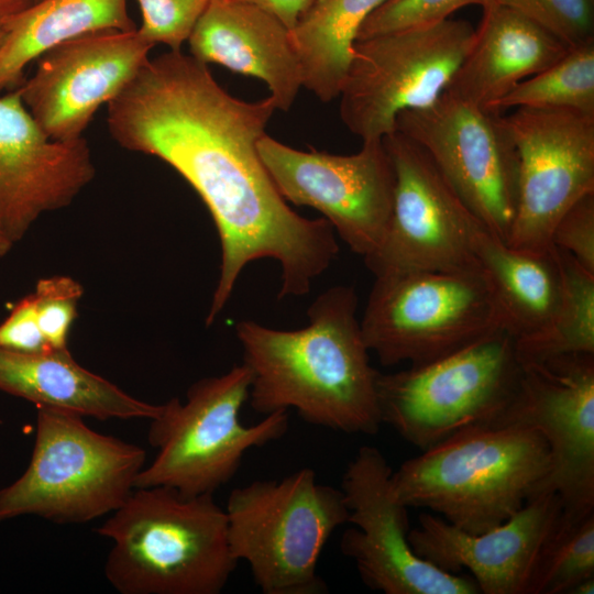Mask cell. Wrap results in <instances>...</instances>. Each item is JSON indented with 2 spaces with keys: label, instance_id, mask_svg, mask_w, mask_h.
Here are the masks:
<instances>
[{
  "label": "cell",
  "instance_id": "cell-13",
  "mask_svg": "<svg viewBox=\"0 0 594 594\" xmlns=\"http://www.w3.org/2000/svg\"><path fill=\"white\" fill-rule=\"evenodd\" d=\"M260 158L280 196L323 215L345 244L363 258L387 231L395 176L383 139L363 141L351 155L300 151L264 134Z\"/></svg>",
  "mask_w": 594,
  "mask_h": 594
},
{
  "label": "cell",
  "instance_id": "cell-25",
  "mask_svg": "<svg viewBox=\"0 0 594 594\" xmlns=\"http://www.w3.org/2000/svg\"><path fill=\"white\" fill-rule=\"evenodd\" d=\"M386 0H310L289 30L302 87L322 102L340 95L362 23Z\"/></svg>",
  "mask_w": 594,
  "mask_h": 594
},
{
  "label": "cell",
  "instance_id": "cell-24",
  "mask_svg": "<svg viewBox=\"0 0 594 594\" xmlns=\"http://www.w3.org/2000/svg\"><path fill=\"white\" fill-rule=\"evenodd\" d=\"M1 22L0 94L18 88L28 65L61 43L100 30L138 29L128 0H37Z\"/></svg>",
  "mask_w": 594,
  "mask_h": 594
},
{
  "label": "cell",
  "instance_id": "cell-23",
  "mask_svg": "<svg viewBox=\"0 0 594 594\" xmlns=\"http://www.w3.org/2000/svg\"><path fill=\"white\" fill-rule=\"evenodd\" d=\"M474 254L493 292L504 329L516 340L544 329L565 294L560 251L510 246L485 228L474 238Z\"/></svg>",
  "mask_w": 594,
  "mask_h": 594
},
{
  "label": "cell",
  "instance_id": "cell-3",
  "mask_svg": "<svg viewBox=\"0 0 594 594\" xmlns=\"http://www.w3.org/2000/svg\"><path fill=\"white\" fill-rule=\"evenodd\" d=\"M548 443L519 425L473 426L406 460L389 477L392 496L432 510L476 535L497 527L546 491Z\"/></svg>",
  "mask_w": 594,
  "mask_h": 594
},
{
  "label": "cell",
  "instance_id": "cell-37",
  "mask_svg": "<svg viewBox=\"0 0 594 594\" xmlns=\"http://www.w3.org/2000/svg\"><path fill=\"white\" fill-rule=\"evenodd\" d=\"M594 593V576L587 578L579 582L570 594H593Z\"/></svg>",
  "mask_w": 594,
  "mask_h": 594
},
{
  "label": "cell",
  "instance_id": "cell-22",
  "mask_svg": "<svg viewBox=\"0 0 594 594\" xmlns=\"http://www.w3.org/2000/svg\"><path fill=\"white\" fill-rule=\"evenodd\" d=\"M0 391L37 407L100 420H152L162 409V404L140 400L82 367L68 349L21 353L0 348Z\"/></svg>",
  "mask_w": 594,
  "mask_h": 594
},
{
  "label": "cell",
  "instance_id": "cell-8",
  "mask_svg": "<svg viewBox=\"0 0 594 594\" xmlns=\"http://www.w3.org/2000/svg\"><path fill=\"white\" fill-rule=\"evenodd\" d=\"M516 338L496 329L433 361L378 374L382 424L426 450L473 426H495L519 383Z\"/></svg>",
  "mask_w": 594,
  "mask_h": 594
},
{
  "label": "cell",
  "instance_id": "cell-14",
  "mask_svg": "<svg viewBox=\"0 0 594 594\" xmlns=\"http://www.w3.org/2000/svg\"><path fill=\"white\" fill-rule=\"evenodd\" d=\"M393 470L375 447L362 446L348 464L341 491L349 510L340 540L362 582L384 594H477L471 575L444 571L414 551L408 507L389 491Z\"/></svg>",
  "mask_w": 594,
  "mask_h": 594
},
{
  "label": "cell",
  "instance_id": "cell-6",
  "mask_svg": "<svg viewBox=\"0 0 594 594\" xmlns=\"http://www.w3.org/2000/svg\"><path fill=\"white\" fill-rule=\"evenodd\" d=\"M250 385L251 371L242 363L194 383L184 403L174 397L162 404L148 431L157 454L139 473L135 487L213 494L233 479L249 450L280 439L288 430L287 410L271 413L252 426L241 421Z\"/></svg>",
  "mask_w": 594,
  "mask_h": 594
},
{
  "label": "cell",
  "instance_id": "cell-36",
  "mask_svg": "<svg viewBox=\"0 0 594 594\" xmlns=\"http://www.w3.org/2000/svg\"><path fill=\"white\" fill-rule=\"evenodd\" d=\"M32 3V0H0V22Z\"/></svg>",
  "mask_w": 594,
  "mask_h": 594
},
{
  "label": "cell",
  "instance_id": "cell-26",
  "mask_svg": "<svg viewBox=\"0 0 594 594\" xmlns=\"http://www.w3.org/2000/svg\"><path fill=\"white\" fill-rule=\"evenodd\" d=\"M560 254L565 276L564 298L544 329L516 340L520 363L594 354V273L568 253L560 251Z\"/></svg>",
  "mask_w": 594,
  "mask_h": 594
},
{
  "label": "cell",
  "instance_id": "cell-4",
  "mask_svg": "<svg viewBox=\"0 0 594 594\" xmlns=\"http://www.w3.org/2000/svg\"><path fill=\"white\" fill-rule=\"evenodd\" d=\"M97 531L113 542L105 574L121 594H219L239 563L213 494L135 487Z\"/></svg>",
  "mask_w": 594,
  "mask_h": 594
},
{
  "label": "cell",
  "instance_id": "cell-38",
  "mask_svg": "<svg viewBox=\"0 0 594 594\" xmlns=\"http://www.w3.org/2000/svg\"><path fill=\"white\" fill-rule=\"evenodd\" d=\"M13 241L6 233L0 224V258L6 256L13 246Z\"/></svg>",
  "mask_w": 594,
  "mask_h": 594
},
{
  "label": "cell",
  "instance_id": "cell-9",
  "mask_svg": "<svg viewBox=\"0 0 594 594\" xmlns=\"http://www.w3.org/2000/svg\"><path fill=\"white\" fill-rule=\"evenodd\" d=\"M360 324L385 366L424 364L504 328L481 268L375 276Z\"/></svg>",
  "mask_w": 594,
  "mask_h": 594
},
{
  "label": "cell",
  "instance_id": "cell-10",
  "mask_svg": "<svg viewBox=\"0 0 594 594\" xmlns=\"http://www.w3.org/2000/svg\"><path fill=\"white\" fill-rule=\"evenodd\" d=\"M474 36L469 21L449 18L355 41L339 95L341 120L362 141L393 133L400 112L440 98Z\"/></svg>",
  "mask_w": 594,
  "mask_h": 594
},
{
  "label": "cell",
  "instance_id": "cell-34",
  "mask_svg": "<svg viewBox=\"0 0 594 594\" xmlns=\"http://www.w3.org/2000/svg\"><path fill=\"white\" fill-rule=\"evenodd\" d=\"M0 348L21 353L51 350L40 329L33 293L20 299L0 323Z\"/></svg>",
  "mask_w": 594,
  "mask_h": 594
},
{
  "label": "cell",
  "instance_id": "cell-20",
  "mask_svg": "<svg viewBox=\"0 0 594 594\" xmlns=\"http://www.w3.org/2000/svg\"><path fill=\"white\" fill-rule=\"evenodd\" d=\"M187 42L199 62L263 80L279 110L288 111L302 87L289 29L254 4L211 0Z\"/></svg>",
  "mask_w": 594,
  "mask_h": 594
},
{
  "label": "cell",
  "instance_id": "cell-16",
  "mask_svg": "<svg viewBox=\"0 0 594 594\" xmlns=\"http://www.w3.org/2000/svg\"><path fill=\"white\" fill-rule=\"evenodd\" d=\"M516 393L495 426L519 425L546 439L551 471L546 491L562 513L594 512V354H571L521 363Z\"/></svg>",
  "mask_w": 594,
  "mask_h": 594
},
{
  "label": "cell",
  "instance_id": "cell-18",
  "mask_svg": "<svg viewBox=\"0 0 594 594\" xmlns=\"http://www.w3.org/2000/svg\"><path fill=\"white\" fill-rule=\"evenodd\" d=\"M95 174L85 138L53 140L18 88L0 96V224L13 243L41 216L69 206Z\"/></svg>",
  "mask_w": 594,
  "mask_h": 594
},
{
  "label": "cell",
  "instance_id": "cell-21",
  "mask_svg": "<svg viewBox=\"0 0 594 594\" xmlns=\"http://www.w3.org/2000/svg\"><path fill=\"white\" fill-rule=\"evenodd\" d=\"M569 48L524 14L495 3L483 9L473 43L444 92L493 111L516 85L554 64Z\"/></svg>",
  "mask_w": 594,
  "mask_h": 594
},
{
  "label": "cell",
  "instance_id": "cell-32",
  "mask_svg": "<svg viewBox=\"0 0 594 594\" xmlns=\"http://www.w3.org/2000/svg\"><path fill=\"white\" fill-rule=\"evenodd\" d=\"M141 11L139 33L152 44L182 51L211 0H135Z\"/></svg>",
  "mask_w": 594,
  "mask_h": 594
},
{
  "label": "cell",
  "instance_id": "cell-1",
  "mask_svg": "<svg viewBox=\"0 0 594 594\" xmlns=\"http://www.w3.org/2000/svg\"><path fill=\"white\" fill-rule=\"evenodd\" d=\"M276 109L271 96L255 102L231 96L208 65L170 50L148 57L107 105L111 138L172 166L213 219L221 264L207 326L250 262L268 257L279 263L282 299L308 294L339 253L329 221L290 209L260 158L257 142Z\"/></svg>",
  "mask_w": 594,
  "mask_h": 594
},
{
  "label": "cell",
  "instance_id": "cell-19",
  "mask_svg": "<svg viewBox=\"0 0 594 594\" xmlns=\"http://www.w3.org/2000/svg\"><path fill=\"white\" fill-rule=\"evenodd\" d=\"M562 508L556 492L543 491L503 524L476 535L422 513L408 539L416 554L431 564L451 573L470 572L480 593L528 594L536 561Z\"/></svg>",
  "mask_w": 594,
  "mask_h": 594
},
{
  "label": "cell",
  "instance_id": "cell-7",
  "mask_svg": "<svg viewBox=\"0 0 594 594\" xmlns=\"http://www.w3.org/2000/svg\"><path fill=\"white\" fill-rule=\"evenodd\" d=\"M84 417L37 407L25 472L0 490V521L35 515L82 524L117 510L135 488L143 448L90 429Z\"/></svg>",
  "mask_w": 594,
  "mask_h": 594
},
{
  "label": "cell",
  "instance_id": "cell-28",
  "mask_svg": "<svg viewBox=\"0 0 594 594\" xmlns=\"http://www.w3.org/2000/svg\"><path fill=\"white\" fill-rule=\"evenodd\" d=\"M594 576V512L579 517L561 513L547 537L531 575L528 594H570Z\"/></svg>",
  "mask_w": 594,
  "mask_h": 594
},
{
  "label": "cell",
  "instance_id": "cell-12",
  "mask_svg": "<svg viewBox=\"0 0 594 594\" xmlns=\"http://www.w3.org/2000/svg\"><path fill=\"white\" fill-rule=\"evenodd\" d=\"M383 142L395 176L393 209L367 268L374 276L479 270L474 238L485 227L420 145L398 131Z\"/></svg>",
  "mask_w": 594,
  "mask_h": 594
},
{
  "label": "cell",
  "instance_id": "cell-11",
  "mask_svg": "<svg viewBox=\"0 0 594 594\" xmlns=\"http://www.w3.org/2000/svg\"><path fill=\"white\" fill-rule=\"evenodd\" d=\"M395 131L420 145L485 229L506 242L519 160L502 113L443 92L426 108L400 112Z\"/></svg>",
  "mask_w": 594,
  "mask_h": 594
},
{
  "label": "cell",
  "instance_id": "cell-40",
  "mask_svg": "<svg viewBox=\"0 0 594 594\" xmlns=\"http://www.w3.org/2000/svg\"><path fill=\"white\" fill-rule=\"evenodd\" d=\"M35 1H37V0H32V2H35Z\"/></svg>",
  "mask_w": 594,
  "mask_h": 594
},
{
  "label": "cell",
  "instance_id": "cell-29",
  "mask_svg": "<svg viewBox=\"0 0 594 594\" xmlns=\"http://www.w3.org/2000/svg\"><path fill=\"white\" fill-rule=\"evenodd\" d=\"M554 35L568 47L594 41V0H496Z\"/></svg>",
  "mask_w": 594,
  "mask_h": 594
},
{
  "label": "cell",
  "instance_id": "cell-35",
  "mask_svg": "<svg viewBox=\"0 0 594 594\" xmlns=\"http://www.w3.org/2000/svg\"><path fill=\"white\" fill-rule=\"evenodd\" d=\"M254 4L275 15L289 30L294 28L298 18L310 0H238Z\"/></svg>",
  "mask_w": 594,
  "mask_h": 594
},
{
  "label": "cell",
  "instance_id": "cell-33",
  "mask_svg": "<svg viewBox=\"0 0 594 594\" xmlns=\"http://www.w3.org/2000/svg\"><path fill=\"white\" fill-rule=\"evenodd\" d=\"M551 243L594 273V194L583 197L560 218Z\"/></svg>",
  "mask_w": 594,
  "mask_h": 594
},
{
  "label": "cell",
  "instance_id": "cell-15",
  "mask_svg": "<svg viewBox=\"0 0 594 594\" xmlns=\"http://www.w3.org/2000/svg\"><path fill=\"white\" fill-rule=\"evenodd\" d=\"M518 160V200L506 243L547 250L560 218L594 194V116L516 108L503 116Z\"/></svg>",
  "mask_w": 594,
  "mask_h": 594
},
{
  "label": "cell",
  "instance_id": "cell-30",
  "mask_svg": "<svg viewBox=\"0 0 594 594\" xmlns=\"http://www.w3.org/2000/svg\"><path fill=\"white\" fill-rule=\"evenodd\" d=\"M495 3L496 0H386L362 23L356 41L439 22L466 6L485 9Z\"/></svg>",
  "mask_w": 594,
  "mask_h": 594
},
{
  "label": "cell",
  "instance_id": "cell-17",
  "mask_svg": "<svg viewBox=\"0 0 594 594\" xmlns=\"http://www.w3.org/2000/svg\"><path fill=\"white\" fill-rule=\"evenodd\" d=\"M154 46L138 29L82 34L40 56L18 90L51 139L75 141L84 138L99 108L134 78Z\"/></svg>",
  "mask_w": 594,
  "mask_h": 594
},
{
  "label": "cell",
  "instance_id": "cell-39",
  "mask_svg": "<svg viewBox=\"0 0 594 594\" xmlns=\"http://www.w3.org/2000/svg\"><path fill=\"white\" fill-rule=\"evenodd\" d=\"M3 37H4V29H3L2 22H0V45L3 41Z\"/></svg>",
  "mask_w": 594,
  "mask_h": 594
},
{
  "label": "cell",
  "instance_id": "cell-27",
  "mask_svg": "<svg viewBox=\"0 0 594 594\" xmlns=\"http://www.w3.org/2000/svg\"><path fill=\"white\" fill-rule=\"evenodd\" d=\"M568 109L594 116V41L571 47L554 64L516 85L494 107Z\"/></svg>",
  "mask_w": 594,
  "mask_h": 594
},
{
  "label": "cell",
  "instance_id": "cell-2",
  "mask_svg": "<svg viewBox=\"0 0 594 594\" xmlns=\"http://www.w3.org/2000/svg\"><path fill=\"white\" fill-rule=\"evenodd\" d=\"M353 287L337 285L307 310L309 322L278 330L252 320L235 324L243 364L251 371L249 405L266 416L295 409L308 424L345 433L375 435L382 420Z\"/></svg>",
  "mask_w": 594,
  "mask_h": 594
},
{
  "label": "cell",
  "instance_id": "cell-5",
  "mask_svg": "<svg viewBox=\"0 0 594 594\" xmlns=\"http://www.w3.org/2000/svg\"><path fill=\"white\" fill-rule=\"evenodd\" d=\"M224 512L231 553L248 563L264 594L328 592L317 564L330 536L348 522L341 488L302 468L233 488Z\"/></svg>",
  "mask_w": 594,
  "mask_h": 594
},
{
  "label": "cell",
  "instance_id": "cell-31",
  "mask_svg": "<svg viewBox=\"0 0 594 594\" xmlns=\"http://www.w3.org/2000/svg\"><path fill=\"white\" fill-rule=\"evenodd\" d=\"M82 294V286L76 279L65 275L41 278L36 283L33 296L37 320L51 349H68V336Z\"/></svg>",
  "mask_w": 594,
  "mask_h": 594
}]
</instances>
